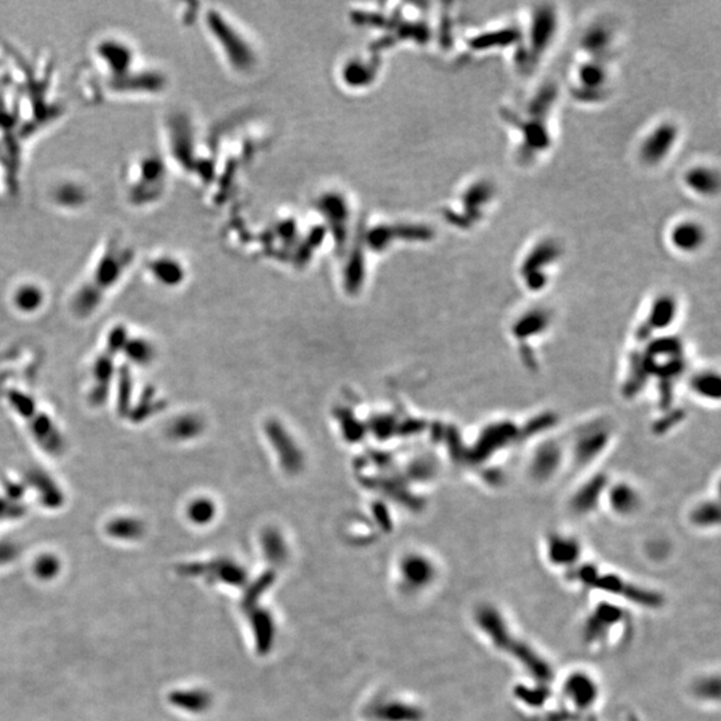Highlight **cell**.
Masks as SVG:
<instances>
[{"label": "cell", "instance_id": "cell-1", "mask_svg": "<svg viewBox=\"0 0 721 721\" xmlns=\"http://www.w3.org/2000/svg\"><path fill=\"white\" fill-rule=\"evenodd\" d=\"M86 74L83 89L89 101H134L154 90L152 75L140 69L137 46L118 33H106L92 40Z\"/></svg>", "mask_w": 721, "mask_h": 721}, {"label": "cell", "instance_id": "cell-2", "mask_svg": "<svg viewBox=\"0 0 721 721\" xmlns=\"http://www.w3.org/2000/svg\"><path fill=\"white\" fill-rule=\"evenodd\" d=\"M137 261L134 243L123 233L104 237L92 252L89 269L72 299L79 314H90L104 301L106 294L125 278Z\"/></svg>", "mask_w": 721, "mask_h": 721}, {"label": "cell", "instance_id": "cell-3", "mask_svg": "<svg viewBox=\"0 0 721 721\" xmlns=\"http://www.w3.org/2000/svg\"><path fill=\"white\" fill-rule=\"evenodd\" d=\"M557 96L556 84L547 83L538 89L521 111L508 110L506 113V123L515 127L513 130L520 139V143H517V154L527 164L544 155L550 147L552 134L548 119Z\"/></svg>", "mask_w": 721, "mask_h": 721}, {"label": "cell", "instance_id": "cell-4", "mask_svg": "<svg viewBox=\"0 0 721 721\" xmlns=\"http://www.w3.org/2000/svg\"><path fill=\"white\" fill-rule=\"evenodd\" d=\"M474 622L479 632L493 648L517 660L538 683L547 684L549 681L552 668L548 661L527 640L515 635L509 621L498 608L492 604L477 607Z\"/></svg>", "mask_w": 721, "mask_h": 721}, {"label": "cell", "instance_id": "cell-5", "mask_svg": "<svg viewBox=\"0 0 721 721\" xmlns=\"http://www.w3.org/2000/svg\"><path fill=\"white\" fill-rule=\"evenodd\" d=\"M569 574L573 581L610 596L617 603L618 600H622L637 607L653 609L661 607L664 603V597L659 592L635 584L616 573L601 572L596 566L580 565Z\"/></svg>", "mask_w": 721, "mask_h": 721}, {"label": "cell", "instance_id": "cell-6", "mask_svg": "<svg viewBox=\"0 0 721 721\" xmlns=\"http://www.w3.org/2000/svg\"><path fill=\"white\" fill-rule=\"evenodd\" d=\"M560 30V15L553 4H538L532 11L524 38L522 67L533 69L548 54Z\"/></svg>", "mask_w": 721, "mask_h": 721}, {"label": "cell", "instance_id": "cell-7", "mask_svg": "<svg viewBox=\"0 0 721 721\" xmlns=\"http://www.w3.org/2000/svg\"><path fill=\"white\" fill-rule=\"evenodd\" d=\"M630 615L617 601H601L596 604L583 624V640L589 647L603 648L610 645L628 628Z\"/></svg>", "mask_w": 721, "mask_h": 721}, {"label": "cell", "instance_id": "cell-8", "mask_svg": "<svg viewBox=\"0 0 721 721\" xmlns=\"http://www.w3.org/2000/svg\"><path fill=\"white\" fill-rule=\"evenodd\" d=\"M681 139V128L674 119H663L653 125L637 145V160L644 167L663 166L674 155Z\"/></svg>", "mask_w": 721, "mask_h": 721}, {"label": "cell", "instance_id": "cell-9", "mask_svg": "<svg viewBox=\"0 0 721 721\" xmlns=\"http://www.w3.org/2000/svg\"><path fill=\"white\" fill-rule=\"evenodd\" d=\"M562 257L561 243L556 238H541L527 249L520 264V276L527 290H541L549 281V273Z\"/></svg>", "mask_w": 721, "mask_h": 721}, {"label": "cell", "instance_id": "cell-10", "mask_svg": "<svg viewBox=\"0 0 721 721\" xmlns=\"http://www.w3.org/2000/svg\"><path fill=\"white\" fill-rule=\"evenodd\" d=\"M158 172V162L147 155H133L125 162L121 172V187L128 206L134 208L146 205L150 198L149 187L157 181Z\"/></svg>", "mask_w": 721, "mask_h": 721}, {"label": "cell", "instance_id": "cell-11", "mask_svg": "<svg viewBox=\"0 0 721 721\" xmlns=\"http://www.w3.org/2000/svg\"><path fill=\"white\" fill-rule=\"evenodd\" d=\"M612 72L604 60L586 59L573 71L572 91L581 104H598L609 94Z\"/></svg>", "mask_w": 721, "mask_h": 721}, {"label": "cell", "instance_id": "cell-12", "mask_svg": "<svg viewBox=\"0 0 721 721\" xmlns=\"http://www.w3.org/2000/svg\"><path fill=\"white\" fill-rule=\"evenodd\" d=\"M708 240V230L696 218H680L666 233L668 246L683 257L696 255L705 247Z\"/></svg>", "mask_w": 721, "mask_h": 721}, {"label": "cell", "instance_id": "cell-13", "mask_svg": "<svg viewBox=\"0 0 721 721\" xmlns=\"http://www.w3.org/2000/svg\"><path fill=\"white\" fill-rule=\"evenodd\" d=\"M497 186L488 178H477L468 186L461 201L464 211H466V226H477L486 219L497 201Z\"/></svg>", "mask_w": 721, "mask_h": 721}, {"label": "cell", "instance_id": "cell-14", "mask_svg": "<svg viewBox=\"0 0 721 721\" xmlns=\"http://www.w3.org/2000/svg\"><path fill=\"white\" fill-rule=\"evenodd\" d=\"M562 695L574 710L593 708L601 696L598 681L586 671H573L564 678Z\"/></svg>", "mask_w": 721, "mask_h": 721}, {"label": "cell", "instance_id": "cell-15", "mask_svg": "<svg viewBox=\"0 0 721 721\" xmlns=\"http://www.w3.org/2000/svg\"><path fill=\"white\" fill-rule=\"evenodd\" d=\"M545 556L553 568L571 573L580 566L583 547L577 538L568 533H550L545 541Z\"/></svg>", "mask_w": 721, "mask_h": 721}, {"label": "cell", "instance_id": "cell-16", "mask_svg": "<svg viewBox=\"0 0 721 721\" xmlns=\"http://www.w3.org/2000/svg\"><path fill=\"white\" fill-rule=\"evenodd\" d=\"M579 43L580 51L586 59L608 62L615 54L616 34L610 26L596 22L585 30Z\"/></svg>", "mask_w": 721, "mask_h": 721}, {"label": "cell", "instance_id": "cell-17", "mask_svg": "<svg viewBox=\"0 0 721 721\" xmlns=\"http://www.w3.org/2000/svg\"><path fill=\"white\" fill-rule=\"evenodd\" d=\"M681 182L688 193L698 199H712L720 191V174L707 163H696L688 167Z\"/></svg>", "mask_w": 721, "mask_h": 721}, {"label": "cell", "instance_id": "cell-18", "mask_svg": "<svg viewBox=\"0 0 721 721\" xmlns=\"http://www.w3.org/2000/svg\"><path fill=\"white\" fill-rule=\"evenodd\" d=\"M435 565L433 561L424 554L413 553L402 561V576L410 589H424L432 584L435 579Z\"/></svg>", "mask_w": 721, "mask_h": 721}, {"label": "cell", "instance_id": "cell-19", "mask_svg": "<svg viewBox=\"0 0 721 721\" xmlns=\"http://www.w3.org/2000/svg\"><path fill=\"white\" fill-rule=\"evenodd\" d=\"M12 302L16 309L24 313L36 311L45 302V290L35 282L19 284L12 291Z\"/></svg>", "mask_w": 721, "mask_h": 721}, {"label": "cell", "instance_id": "cell-20", "mask_svg": "<svg viewBox=\"0 0 721 721\" xmlns=\"http://www.w3.org/2000/svg\"><path fill=\"white\" fill-rule=\"evenodd\" d=\"M628 484H618L610 491L609 505L615 513L620 515H633L640 505L639 493H636Z\"/></svg>", "mask_w": 721, "mask_h": 721}, {"label": "cell", "instance_id": "cell-21", "mask_svg": "<svg viewBox=\"0 0 721 721\" xmlns=\"http://www.w3.org/2000/svg\"><path fill=\"white\" fill-rule=\"evenodd\" d=\"M51 196V201L55 206L62 208L63 203L66 202L67 196H69V210H72V205H71V199L72 198H77V201L80 202L82 205L87 202V196H89V190L83 186V184H78V182H62V184H57L52 187V191L50 193Z\"/></svg>", "mask_w": 721, "mask_h": 721}, {"label": "cell", "instance_id": "cell-22", "mask_svg": "<svg viewBox=\"0 0 721 721\" xmlns=\"http://www.w3.org/2000/svg\"><path fill=\"white\" fill-rule=\"evenodd\" d=\"M693 693L703 701H719L720 698V680L719 676L710 675L700 677L695 681Z\"/></svg>", "mask_w": 721, "mask_h": 721}, {"label": "cell", "instance_id": "cell-23", "mask_svg": "<svg viewBox=\"0 0 721 721\" xmlns=\"http://www.w3.org/2000/svg\"><path fill=\"white\" fill-rule=\"evenodd\" d=\"M213 512H214L213 505L210 504V501H205V500H196L194 501V504L190 506L191 517L198 522L206 521L207 518L210 520Z\"/></svg>", "mask_w": 721, "mask_h": 721}]
</instances>
